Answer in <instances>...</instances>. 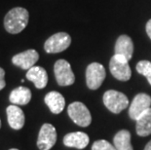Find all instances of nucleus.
<instances>
[{
  "label": "nucleus",
  "instance_id": "4",
  "mask_svg": "<svg viewBox=\"0 0 151 150\" xmlns=\"http://www.w3.org/2000/svg\"><path fill=\"white\" fill-rule=\"evenodd\" d=\"M129 60L118 55H114L110 60L109 63V69L111 74L114 76L117 80L128 81L130 80L132 76L131 67L129 65Z\"/></svg>",
  "mask_w": 151,
  "mask_h": 150
},
{
  "label": "nucleus",
  "instance_id": "21",
  "mask_svg": "<svg viewBox=\"0 0 151 150\" xmlns=\"http://www.w3.org/2000/svg\"><path fill=\"white\" fill-rule=\"evenodd\" d=\"M5 71L4 69L0 67V90L4 89V87L6 86V82H5Z\"/></svg>",
  "mask_w": 151,
  "mask_h": 150
},
{
  "label": "nucleus",
  "instance_id": "11",
  "mask_svg": "<svg viewBox=\"0 0 151 150\" xmlns=\"http://www.w3.org/2000/svg\"><path fill=\"white\" fill-rule=\"evenodd\" d=\"M114 52L115 55L121 56L127 60H130L134 53V43L131 37H129L128 35L119 36L116 43H115Z\"/></svg>",
  "mask_w": 151,
  "mask_h": 150
},
{
  "label": "nucleus",
  "instance_id": "10",
  "mask_svg": "<svg viewBox=\"0 0 151 150\" xmlns=\"http://www.w3.org/2000/svg\"><path fill=\"white\" fill-rule=\"evenodd\" d=\"M38 59H39V54L37 53V51L29 49L15 55L12 58V62L22 69L28 70L33 67L35 63L37 62Z\"/></svg>",
  "mask_w": 151,
  "mask_h": 150
},
{
  "label": "nucleus",
  "instance_id": "20",
  "mask_svg": "<svg viewBox=\"0 0 151 150\" xmlns=\"http://www.w3.org/2000/svg\"><path fill=\"white\" fill-rule=\"evenodd\" d=\"M92 150H117L114 145L104 139H99L94 142L92 145Z\"/></svg>",
  "mask_w": 151,
  "mask_h": 150
},
{
  "label": "nucleus",
  "instance_id": "2",
  "mask_svg": "<svg viewBox=\"0 0 151 150\" xmlns=\"http://www.w3.org/2000/svg\"><path fill=\"white\" fill-rule=\"evenodd\" d=\"M104 103L108 110H110L112 113L117 114L128 107L129 100L123 93L115 90H108L104 95Z\"/></svg>",
  "mask_w": 151,
  "mask_h": 150
},
{
  "label": "nucleus",
  "instance_id": "1",
  "mask_svg": "<svg viewBox=\"0 0 151 150\" xmlns=\"http://www.w3.org/2000/svg\"><path fill=\"white\" fill-rule=\"evenodd\" d=\"M29 14L27 9L16 7L10 10L4 19V27L7 32L17 34L22 32L28 24Z\"/></svg>",
  "mask_w": 151,
  "mask_h": 150
},
{
  "label": "nucleus",
  "instance_id": "22",
  "mask_svg": "<svg viewBox=\"0 0 151 150\" xmlns=\"http://www.w3.org/2000/svg\"><path fill=\"white\" fill-rule=\"evenodd\" d=\"M145 29H146V33H147V35H148V37L151 39V20H149L148 22H147Z\"/></svg>",
  "mask_w": 151,
  "mask_h": 150
},
{
  "label": "nucleus",
  "instance_id": "12",
  "mask_svg": "<svg viewBox=\"0 0 151 150\" xmlns=\"http://www.w3.org/2000/svg\"><path fill=\"white\" fill-rule=\"evenodd\" d=\"M6 113H7L8 123L12 129L14 130H21L24 125V114L18 105L12 104L9 105L6 109Z\"/></svg>",
  "mask_w": 151,
  "mask_h": 150
},
{
  "label": "nucleus",
  "instance_id": "5",
  "mask_svg": "<svg viewBox=\"0 0 151 150\" xmlns=\"http://www.w3.org/2000/svg\"><path fill=\"white\" fill-rule=\"evenodd\" d=\"M71 44V37L66 32H58L46 40L44 50L49 54L60 53L66 50Z\"/></svg>",
  "mask_w": 151,
  "mask_h": 150
},
{
  "label": "nucleus",
  "instance_id": "23",
  "mask_svg": "<svg viewBox=\"0 0 151 150\" xmlns=\"http://www.w3.org/2000/svg\"><path fill=\"white\" fill-rule=\"evenodd\" d=\"M143 150H151V140L145 145V147H144Z\"/></svg>",
  "mask_w": 151,
  "mask_h": 150
},
{
  "label": "nucleus",
  "instance_id": "16",
  "mask_svg": "<svg viewBox=\"0 0 151 150\" xmlns=\"http://www.w3.org/2000/svg\"><path fill=\"white\" fill-rule=\"evenodd\" d=\"M9 100L13 104L25 105L31 100V92L28 88L21 86L11 92L10 95H9Z\"/></svg>",
  "mask_w": 151,
  "mask_h": 150
},
{
  "label": "nucleus",
  "instance_id": "8",
  "mask_svg": "<svg viewBox=\"0 0 151 150\" xmlns=\"http://www.w3.org/2000/svg\"><path fill=\"white\" fill-rule=\"evenodd\" d=\"M57 141V131L51 124L41 127L37 139V146L40 150H50Z\"/></svg>",
  "mask_w": 151,
  "mask_h": 150
},
{
  "label": "nucleus",
  "instance_id": "13",
  "mask_svg": "<svg viewBox=\"0 0 151 150\" xmlns=\"http://www.w3.org/2000/svg\"><path fill=\"white\" fill-rule=\"evenodd\" d=\"M90 139L87 133L83 132L69 133L63 138V143L67 147L84 149L89 144Z\"/></svg>",
  "mask_w": 151,
  "mask_h": 150
},
{
  "label": "nucleus",
  "instance_id": "18",
  "mask_svg": "<svg viewBox=\"0 0 151 150\" xmlns=\"http://www.w3.org/2000/svg\"><path fill=\"white\" fill-rule=\"evenodd\" d=\"M114 146L117 150H134L131 144V133L127 130H121L113 139Z\"/></svg>",
  "mask_w": 151,
  "mask_h": 150
},
{
  "label": "nucleus",
  "instance_id": "17",
  "mask_svg": "<svg viewBox=\"0 0 151 150\" xmlns=\"http://www.w3.org/2000/svg\"><path fill=\"white\" fill-rule=\"evenodd\" d=\"M136 130L139 136H147L151 133V108L137 118Z\"/></svg>",
  "mask_w": 151,
  "mask_h": 150
},
{
  "label": "nucleus",
  "instance_id": "9",
  "mask_svg": "<svg viewBox=\"0 0 151 150\" xmlns=\"http://www.w3.org/2000/svg\"><path fill=\"white\" fill-rule=\"evenodd\" d=\"M149 108H151V97L141 93L134 98L129 108V115L133 120H137Z\"/></svg>",
  "mask_w": 151,
  "mask_h": 150
},
{
  "label": "nucleus",
  "instance_id": "7",
  "mask_svg": "<svg viewBox=\"0 0 151 150\" xmlns=\"http://www.w3.org/2000/svg\"><path fill=\"white\" fill-rule=\"evenodd\" d=\"M106 73L104 65L99 62H93L88 65L86 70V83L89 89L97 90L104 81Z\"/></svg>",
  "mask_w": 151,
  "mask_h": 150
},
{
  "label": "nucleus",
  "instance_id": "6",
  "mask_svg": "<svg viewBox=\"0 0 151 150\" xmlns=\"http://www.w3.org/2000/svg\"><path fill=\"white\" fill-rule=\"evenodd\" d=\"M56 80L60 86H70L75 82V76L69 62L65 60H57L54 65Z\"/></svg>",
  "mask_w": 151,
  "mask_h": 150
},
{
  "label": "nucleus",
  "instance_id": "25",
  "mask_svg": "<svg viewBox=\"0 0 151 150\" xmlns=\"http://www.w3.org/2000/svg\"><path fill=\"white\" fill-rule=\"evenodd\" d=\"M0 127H1V121H0Z\"/></svg>",
  "mask_w": 151,
  "mask_h": 150
},
{
  "label": "nucleus",
  "instance_id": "24",
  "mask_svg": "<svg viewBox=\"0 0 151 150\" xmlns=\"http://www.w3.org/2000/svg\"><path fill=\"white\" fill-rule=\"evenodd\" d=\"M9 150H19V149H16V148H11V149H9Z\"/></svg>",
  "mask_w": 151,
  "mask_h": 150
},
{
  "label": "nucleus",
  "instance_id": "19",
  "mask_svg": "<svg viewBox=\"0 0 151 150\" xmlns=\"http://www.w3.org/2000/svg\"><path fill=\"white\" fill-rule=\"evenodd\" d=\"M137 71L145 76L147 81L151 85V62L148 60H140L137 65Z\"/></svg>",
  "mask_w": 151,
  "mask_h": 150
},
{
  "label": "nucleus",
  "instance_id": "3",
  "mask_svg": "<svg viewBox=\"0 0 151 150\" xmlns=\"http://www.w3.org/2000/svg\"><path fill=\"white\" fill-rule=\"evenodd\" d=\"M67 113L76 125L87 127L92 122V116L87 106L80 101H75L67 107Z\"/></svg>",
  "mask_w": 151,
  "mask_h": 150
},
{
  "label": "nucleus",
  "instance_id": "15",
  "mask_svg": "<svg viewBox=\"0 0 151 150\" xmlns=\"http://www.w3.org/2000/svg\"><path fill=\"white\" fill-rule=\"evenodd\" d=\"M27 79L32 82L37 89H44L48 83V74L43 67L34 65L27 70Z\"/></svg>",
  "mask_w": 151,
  "mask_h": 150
},
{
  "label": "nucleus",
  "instance_id": "14",
  "mask_svg": "<svg viewBox=\"0 0 151 150\" xmlns=\"http://www.w3.org/2000/svg\"><path fill=\"white\" fill-rule=\"evenodd\" d=\"M45 103L49 107L51 112L54 114H60L65 106V100L59 92H50L45 95Z\"/></svg>",
  "mask_w": 151,
  "mask_h": 150
}]
</instances>
